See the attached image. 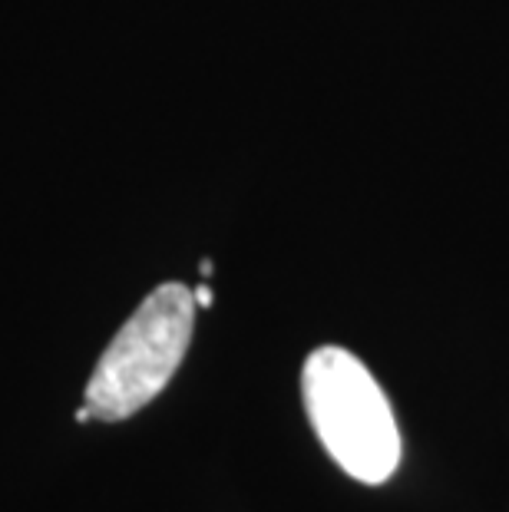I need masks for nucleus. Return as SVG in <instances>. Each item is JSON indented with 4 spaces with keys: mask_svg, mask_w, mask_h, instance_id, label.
<instances>
[{
    "mask_svg": "<svg viewBox=\"0 0 509 512\" xmlns=\"http://www.w3.org/2000/svg\"><path fill=\"white\" fill-rule=\"evenodd\" d=\"M308 420L331 460L364 486H381L400 466L391 400L351 351L318 347L301 370Z\"/></svg>",
    "mask_w": 509,
    "mask_h": 512,
    "instance_id": "f257e3e1",
    "label": "nucleus"
},
{
    "mask_svg": "<svg viewBox=\"0 0 509 512\" xmlns=\"http://www.w3.org/2000/svg\"><path fill=\"white\" fill-rule=\"evenodd\" d=\"M196 311L199 304L192 298V288L179 281L159 285L139 304L103 351L86 384L83 403L90 407L93 420H126L166 390L189 351Z\"/></svg>",
    "mask_w": 509,
    "mask_h": 512,
    "instance_id": "f03ea898",
    "label": "nucleus"
},
{
    "mask_svg": "<svg viewBox=\"0 0 509 512\" xmlns=\"http://www.w3.org/2000/svg\"><path fill=\"white\" fill-rule=\"evenodd\" d=\"M192 298H196V304H199V308H209V304H212V291H209V285H199V288H192Z\"/></svg>",
    "mask_w": 509,
    "mask_h": 512,
    "instance_id": "7ed1b4c3",
    "label": "nucleus"
}]
</instances>
